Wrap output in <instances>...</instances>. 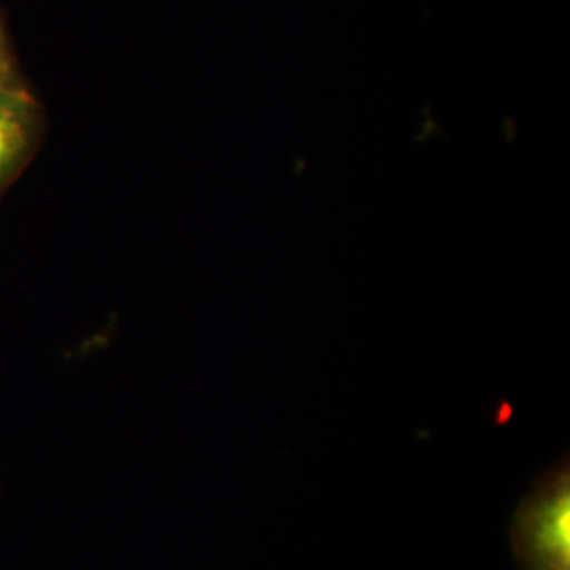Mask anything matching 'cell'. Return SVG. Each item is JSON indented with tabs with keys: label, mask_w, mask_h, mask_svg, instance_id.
Segmentation results:
<instances>
[{
	"label": "cell",
	"mask_w": 570,
	"mask_h": 570,
	"mask_svg": "<svg viewBox=\"0 0 570 570\" xmlns=\"http://www.w3.org/2000/svg\"><path fill=\"white\" fill-rule=\"evenodd\" d=\"M20 81L16 75V66H13V56L9 49V41L4 35V28L0 23V82Z\"/></svg>",
	"instance_id": "obj_3"
},
{
	"label": "cell",
	"mask_w": 570,
	"mask_h": 570,
	"mask_svg": "<svg viewBox=\"0 0 570 570\" xmlns=\"http://www.w3.org/2000/svg\"><path fill=\"white\" fill-rule=\"evenodd\" d=\"M520 570H570V456L537 475L510 524Z\"/></svg>",
	"instance_id": "obj_1"
},
{
	"label": "cell",
	"mask_w": 570,
	"mask_h": 570,
	"mask_svg": "<svg viewBox=\"0 0 570 570\" xmlns=\"http://www.w3.org/2000/svg\"><path fill=\"white\" fill-rule=\"evenodd\" d=\"M39 125V104L20 81L0 82V190L28 159Z\"/></svg>",
	"instance_id": "obj_2"
}]
</instances>
